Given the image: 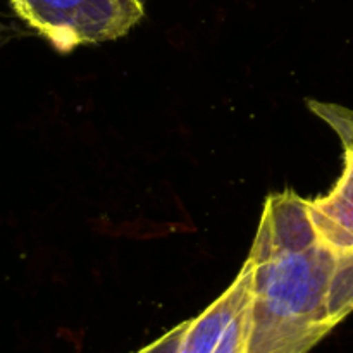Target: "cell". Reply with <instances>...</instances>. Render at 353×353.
Listing matches in <instances>:
<instances>
[{
    "instance_id": "obj_1",
    "label": "cell",
    "mask_w": 353,
    "mask_h": 353,
    "mask_svg": "<svg viewBox=\"0 0 353 353\" xmlns=\"http://www.w3.org/2000/svg\"><path fill=\"white\" fill-rule=\"evenodd\" d=\"M248 259L245 353H309L353 312V250L319 236L309 200L293 190L268 196Z\"/></svg>"
},
{
    "instance_id": "obj_2",
    "label": "cell",
    "mask_w": 353,
    "mask_h": 353,
    "mask_svg": "<svg viewBox=\"0 0 353 353\" xmlns=\"http://www.w3.org/2000/svg\"><path fill=\"white\" fill-rule=\"evenodd\" d=\"M59 52L124 37L143 17L141 0H10Z\"/></svg>"
},
{
    "instance_id": "obj_3",
    "label": "cell",
    "mask_w": 353,
    "mask_h": 353,
    "mask_svg": "<svg viewBox=\"0 0 353 353\" xmlns=\"http://www.w3.org/2000/svg\"><path fill=\"white\" fill-rule=\"evenodd\" d=\"M254 262L247 257L236 279L199 317L188 321L178 353H245L250 321Z\"/></svg>"
},
{
    "instance_id": "obj_4",
    "label": "cell",
    "mask_w": 353,
    "mask_h": 353,
    "mask_svg": "<svg viewBox=\"0 0 353 353\" xmlns=\"http://www.w3.org/2000/svg\"><path fill=\"white\" fill-rule=\"evenodd\" d=\"M314 114L326 121L340 137L345 148V168L327 195L309 200V214L317 233L341 252L353 250V126L334 116L324 102L309 100Z\"/></svg>"
},
{
    "instance_id": "obj_5",
    "label": "cell",
    "mask_w": 353,
    "mask_h": 353,
    "mask_svg": "<svg viewBox=\"0 0 353 353\" xmlns=\"http://www.w3.org/2000/svg\"><path fill=\"white\" fill-rule=\"evenodd\" d=\"M186 326H188V321L172 327V330L168 331L164 336H161L157 341L148 345V347L141 348L138 353H178L179 343H181V338L183 334H185Z\"/></svg>"
},
{
    "instance_id": "obj_6",
    "label": "cell",
    "mask_w": 353,
    "mask_h": 353,
    "mask_svg": "<svg viewBox=\"0 0 353 353\" xmlns=\"http://www.w3.org/2000/svg\"><path fill=\"white\" fill-rule=\"evenodd\" d=\"M326 105H327V109L334 114V116H338L341 121H345V123L353 126V110L345 109V107H341V105H334V103H326Z\"/></svg>"
}]
</instances>
